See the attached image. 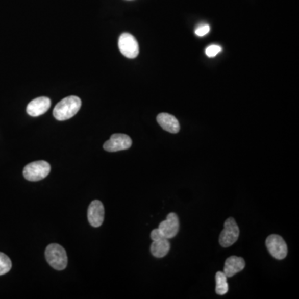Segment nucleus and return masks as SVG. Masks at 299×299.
I'll use <instances>...</instances> for the list:
<instances>
[{
	"label": "nucleus",
	"mask_w": 299,
	"mask_h": 299,
	"mask_svg": "<svg viewBox=\"0 0 299 299\" xmlns=\"http://www.w3.org/2000/svg\"><path fill=\"white\" fill-rule=\"evenodd\" d=\"M132 145V139L126 134H113L103 145L107 152H116L129 149Z\"/></svg>",
	"instance_id": "6e6552de"
},
{
	"label": "nucleus",
	"mask_w": 299,
	"mask_h": 299,
	"mask_svg": "<svg viewBox=\"0 0 299 299\" xmlns=\"http://www.w3.org/2000/svg\"><path fill=\"white\" fill-rule=\"evenodd\" d=\"M266 246L268 252L273 258L279 260L285 259L288 255V246L281 236L271 235L266 239Z\"/></svg>",
	"instance_id": "39448f33"
},
{
	"label": "nucleus",
	"mask_w": 299,
	"mask_h": 299,
	"mask_svg": "<svg viewBox=\"0 0 299 299\" xmlns=\"http://www.w3.org/2000/svg\"><path fill=\"white\" fill-rule=\"evenodd\" d=\"M170 243L169 239H163L154 240L151 246V252L156 258H163L170 251Z\"/></svg>",
	"instance_id": "ddd939ff"
},
{
	"label": "nucleus",
	"mask_w": 299,
	"mask_h": 299,
	"mask_svg": "<svg viewBox=\"0 0 299 299\" xmlns=\"http://www.w3.org/2000/svg\"><path fill=\"white\" fill-rule=\"evenodd\" d=\"M128 1H132V0H128Z\"/></svg>",
	"instance_id": "6ab92c4d"
},
{
	"label": "nucleus",
	"mask_w": 299,
	"mask_h": 299,
	"mask_svg": "<svg viewBox=\"0 0 299 299\" xmlns=\"http://www.w3.org/2000/svg\"><path fill=\"white\" fill-rule=\"evenodd\" d=\"M119 49L124 56L128 58H135L138 56L139 45L134 36L124 33L119 38Z\"/></svg>",
	"instance_id": "423d86ee"
},
{
	"label": "nucleus",
	"mask_w": 299,
	"mask_h": 299,
	"mask_svg": "<svg viewBox=\"0 0 299 299\" xmlns=\"http://www.w3.org/2000/svg\"><path fill=\"white\" fill-rule=\"evenodd\" d=\"M104 206L103 203L99 201H93L90 204L87 210V219L90 225L93 227H100L104 221Z\"/></svg>",
	"instance_id": "1a4fd4ad"
},
{
	"label": "nucleus",
	"mask_w": 299,
	"mask_h": 299,
	"mask_svg": "<svg viewBox=\"0 0 299 299\" xmlns=\"http://www.w3.org/2000/svg\"><path fill=\"white\" fill-rule=\"evenodd\" d=\"M51 107V100L47 96H40L29 103L27 113L31 116H39L44 114Z\"/></svg>",
	"instance_id": "9d476101"
},
{
	"label": "nucleus",
	"mask_w": 299,
	"mask_h": 299,
	"mask_svg": "<svg viewBox=\"0 0 299 299\" xmlns=\"http://www.w3.org/2000/svg\"><path fill=\"white\" fill-rule=\"evenodd\" d=\"M157 229L161 236L165 239H170L177 236L180 230V221L177 214L170 213L166 219L162 221Z\"/></svg>",
	"instance_id": "0eeeda50"
},
{
	"label": "nucleus",
	"mask_w": 299,
	"mask_h": 299,
	"mask_svg": "<svg viewBox=\"0 0 299 299\" xmlns=\"http://www.w3.org/2000/svg\"><path fill=\"white\" fill-rule=\"evenodd\" d=\"M210 31V25L206 24V23H203V24H201L196 28L195 29V34L197 36H199V37H203V36L206 35V34Z\"/></svg>",
	"instance_id": "f3484780"
},
{
	"label": "nucleus",
	"mask_w": 299,
	"mask_h": 299,
	"mask_svg": "<svg viewBox=\"0 0 299 299\" xmlns=\"http://www.w3.org/2000/svg\"><path fill=\"white\" fill-rule=\"evenodd\" d=\"M81 106L82 101L79 96H70L65 97L54 107V117L58 121L68 120L79 112Z\"/></svg>",
	"instance_id": "f257e3e1"
},
{
	"label": "nucleus",
	"mask_w": 299,
	"mask_h": 299,
	"mask_svg": "<svg viewBox=\"0 0 299 299\" xmlns=\"http://www.w3.org/2000/svg\"><path fill=\"white\" fill-rule=\"evenodd\" d=\"M51 170V166L47 161H34L25 166L22 171L23 177L29 181H39L46 178Z\"/></svg>",
	"instance_id": "7ed1b4c3"
},
{
	"label": "nucleus",
	"mask_w": 299,
	"mask_h": 299,
	"mask_svg": "<svg viewBox=\"0 0 299 299\" xmlns=\"http://www.w3.org/2000/svg\"><path fill=\"white\" fill-rule=\"evenodd\" d=\"M151 238H152L153 241H154V240H158V239H163V237L161 236V234L159 232L158 229H155V230H152V234H151Z\"/></svg>",
	"instance_id": "a211bd4d"
},
{
	"label": "nucleus",
	"mask_w": 299,
	"mask_h": 299,
	"mask_svg": "<svg viewBox=\"0 0 299 299\" xmlns=\"http://www.w3.org/2000/svg\"><path fill=\"white\" fill-rule=\"evenodd\" d=\"M245 267V261L241 257L230 256L226 259L223 272L227 278L235 276L238 272H241Z\"/></svg>",
	"instance_id": "9b49d317"
},
{
	"label": "nucleus",
	"mask_w": 299,
	"mask_h": 299,
	"mask_svg": "<svg viewBox=\"0 0 299 299\" xmlns=\"http://www.w3.org/2000/svg\"><path fill=\"white\" fill-rule=\"evenodd\" d=\"M221 50H222V48L219 45H210L206 48V54L209 58H214V57L216 56L217 54L220 53Z\"/></svg>",
	"instance_id": "dca6fc26"
},
{
	"label": "nucleus",
	"mask_w": 299,
	"mask_h": 299,
	"mask_svg": "<svg viewBox=\"0 0 299 299\" xmlns=\"http://www.w3.org/2000/svg\"><path fill=\"white\" fill-rule=\"evenodd\" d=\"M47 263L57 270H63L67 265V255L64 248L58 243H51L45 250Z\"/></svg>",
	"instance_id": "f03ea898"
},
{
	"label": "nucleus",
	"mask_w": 299,
	"mask_h": 299,
	"mask_svg": "<svg viewBox=\"0 0 299 299\" xmlns=\"http://www.w3.org/2000/svg\"><path fill=\"white\" fill-rule=\"evenodd\" d=\"M157 122L161 128L166 132H170L172 134L178 133L180 131V123L174 116L168 114V113H160L157 117Z\"/></svg>",
	"instance_id": "f8f14e48"
},
{
	"label": "nucleus",
	"mask_w": 299,
	"mask_h": 299,
	"mask_svg": "<svg viewBox=\"0 0 299 299\" xmlns=\"http://www.w3.org/2000/svg\"><path fill=\"white\" fill-rule=\"evenodd\" d=\"M239 229L237 225L236 221L234 218H229L226 219L223 226V230H222L219 235V244L223 248H228L236 243L239 239Z\"/></svg>",
	"instance_id": "20e7f679"
},
{
	"label": "nucleus",
	"mask_w": 299,
	"mask_h": 299,
	"mask_svg": "<svg viewBox=\"0 0 299 299\" xmlns=\"http://www.w3.org/2000/svg\"><path fill=\"white\" fill-rule=\"evenodd\" d=\"M12 268V262L7 255L0 252V276L6 275Z\"/></svg>",
	"instance_id": "2eb2a0df"
},
{
	"label": "nucleus",
	"mask_w": 299,
	"mask_h": 299,
	"mask_svg": "<svg viewBox=\"0 0 299 299\" xmlns=\"http://www.w3.org/2000/svg\"><path fill=\"white\" fill-rule=\"evenodd\" d=\"M215 282H216V287H215V292L217 294L225 295L228 292L229 285L227 282V277L225 275V272H216L215 275Z\"/></svg>",
	"instance_id": "4468645a"
}]
</instances>
